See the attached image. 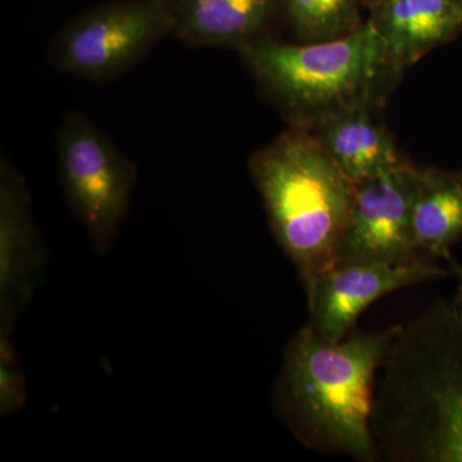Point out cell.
Masks as SVG:
<instances>
[{
  "label": "cell",
  "instance_id": "6da1fadb",
  "mask_svg": "<svg viewBox=\"0 0 462 462\" xmlns=\"http://www.w3.org/2000/svg\"><path fill=\"white\" fill-rule=\"evenodd\" d=\"M400 325L331 342L309 325L289 340L273 391L285 427L306 448L379 461L370 428L380 365Z\"/></svg>",
  "mask_w": 462,
  "mask_h": 462
},
{
  "label": "cell",
  "instance_id": "7a4b0ae2",
  "mask_svg": "<svg viewBox=\"0 0 462 462\" xmlns=\"http://www.w3.org/2000/svg\"><path fill=\"white\" fill-rule=\"evenodd\" d=\"M240 53L264 98L291 126L309 130L349 109L378 108L402 72L369 21L333 41L267 38Z\"/></svg>",
  "mask_w": 462,
  "mask_h": 462
},
{
  "label": "cell",
  "instance_id": "3957f363",
  "mask_svg": "<svg viewBox=\"0 0 462 462\" xmlns=\"http://www.w3.org/2000/svg\"><path fill=\"white\" fill-rule=\"evenodd\" d=\"M276 242L296 267L305 293L336 267L355 188L314 133L293 127L249 161Z\"/></svg>",
  "mask_w": 462,
  "mask_h": 462
},
{
  "label": "cell",
  "instance_id": "277c9868",
  "mask_svg": "<svg viewBox=\"0 0 462 462\" xmlns=\"http://www.w3.org/2000/svg\"><path fill=\"white\" fill-rule=\"evenodd\" d=\"M398 440L415 462H462V316L437 303L409 334L389 376Z\"/></svg>",
  "mask_w": 462,
  "mask_h": 462
},
{
  "label": "cell",
  "instance_id": "5b68a950",
  "mask_svg": "<svg viewBox=\"0 0 462 462\" xmlns=\"http://www.w3.org/2000/svg\"><path fill=\"white\" fill-rule=\"evenodd\" d=\"M172 33L169 0H118L89 9L60 27L48 60L65 74L107 81L129 71Z\"/></svg>",
  "mask_w": 462,
  "mask_h": 462
},
{
  "label": "cell",
  "instance_id": "8992f818",
  "mask_svg": "<svg viewBox=\"0 0 462 462\" xmlns=\"http://www.w3.org/2000/svg\"><path fill=\"white\" fill-rule=\"evenodd\" d=\"M66 200L93 248L106 254L129 211L136 167L85 116L69 112L58 132Z\"/></svg>",
  "mask_w": 462,
  "mask_h": 462
},
{
  "label": "cell",
  "instance_id": "52a82bcc",
  "mask_svg": "<svg viewBox=\"0 0 462 462\" xmlns=\"http://www.w3.org/2000/svg\"><path fill=\"white\" fill-rule=\"evenodd\" d=\"M415 184L416 167L404 162L356 185L336 266L402 264L430 257L421 254L413 236Z\"/></svg>",
  "mask_w": 462,
  "mask_h": 462
},
{
  "label": "cell",
  "instance_id": "ba28073f",
  "mask_svg": "<svg viewBox=\"0 0 462 462\" xmlns=\"http://www.w3.org/2000/svg\"><path fill=\"white\" fill-rule=\"evenodd\" d=\"M437 258L402 264H346L321 275L306 294L310 328L322 338L338 342L375 300L398 289L436 281L448 273Z\"/></svg>",
  "mask_w": 462,
  "mask_h": 462
},
{
  "label": "cell",
  "instance_id": "9c48e42d",
  "mask_svg": "<svg viewBox=\"0 0 462 462\" xmlns=\"http://www.w3.org/2000/svg\"><path fill=\"white\" fill-rule=\"evenodd\" d=\"M171 7L179 41L239 51L273 38V23L284 16L282 0H173Z\"/></svg>",
  "mask_w": 462,
  "mask_h": 462
},
{
  "label": "cell",
  "instance_id": "30bf717a",
  "mask_svg": "<svg viewBox=\"0 0 462 462\" xmlns=\"http://www.w3.org/2000/svg\"><path fill=\"white\" fill-rule=\"evenodd\" d=\"M42 252L23 179L3 160L0 181V291L3 328L32 294Z\"/></svg>",
  "mask_w": 462,
  "mask_h": 462
},
{
  "label": "cell",
  "instance_id": "8fae6325",
  "mask_svg": "<svg viewBox=\"0 0 462 462\" xmlns=\"http://www.w3.org/2000/svg\"><path fill=\"white\" fill-rule=\"evenodd\" d=\"M369 11V23L402 71L462 33V8L452 0H380Z\"/></svg>",
  "mask_w": 462,
  "mask_h": 462
},
{
  "label": "cell",
  "instance_id": "7c38bea8",
  "mask_svg": "<svg viewBox=\"0 0 462 462\" xmlns=\"http://www.w3.org/2000/svg\"><path fill=\"white\" fill-rule=\"evenodd\" d=\"M375 107L349 109L312 129L316 139L352 184L370 180L407 162Z\"/></svg>",
  "mask_w": 462,
  "mask_h": 462
},
{
  "label": "cell",
  "instance_id": "4fadbf2b",
  "mask_svg": "<svg viewBox=\"0 0 462 462\" xmlns=\"http://www.w3.org/2000/svg\"><path fill=\"white\" fill-rule=\"evenodd\" d=\"M412 226L421 254L433 258L462 238V173L416 167Z\"/></svg>",
  "mask_w": 462,
  "mask_h": 462
},
{
  "label": "cell",
  "instance_id": "5bb4252c",
  "mask_svg": "<svg viewBox=\"0 0 462 462\" xmlns=\"http://www.w3.org/2000/svg\"><path fill=\"white\" fill-rule=\"evenodd\" d=\"M284 17L300 42L333 41L364 25L361 0H282Z\"/></svg>",
  "mask_w": 462,
  "mask_h": 462
},
{
  "label": "cell",
  "instance_id": "9a60e30c",
  "mask_svg": "<svg viewBox=\"0 0 462 462\" xmlns=\"http://www.w3.org/2000/svg\"><path fill=\"white\" fill-rule=\"evenodd\" d=\"M2 410L11 412L23 406L25 385L16 365V356L12 355L7 337L2 338Z\"/></svg>",
  "mask_w": 462,
  "mask_h": 462
},
{
  "label": "cell",
  "instance_id": "2e32d148",
  "mask_svg": "<svg viewBox=\"0 0 462 462\" xmlns=\"http://www.w3.org/2000/svg\"><path fill=\"white\" fill-rule=\"evenodd\" d=\"M443 258H445L447 263H448L449 267H451V273H454L456 278H457L458 291L457 298H456L455 306L457 307L458 312H460L462 316V264L458 263V261L456 260V258L452 256L449 252H447Z\"/></svg>",
  "mask_w": 462,
  "mask_h": 462
},
{
  "label": "cell",
  "instance_id": "e0dca14e",
  "mask_svg": "<svg viewBox=\"0 0 462 462\" xmlns=\"http://www.w3.org/2000/svg\"><path fill=\"white\" fill-rule=\"evenodd\" d=\"M363 2L364 7H373L374 5H376V3L380 2V0H361Z\"/></svg>",
  "mask_w": 462,
  "mask_h": 462
},
{
  "label": "cell",
  "instance_id": "ac0fdd59",
  "mask_svg": "<svg viewBox=\"0 0 462 462\" xmlns=\"http://www.w3.org/2000/svg\"><path fill=\"white\" fill-rule=\"evenodd\" d=\"M452 2H455L456 5H460V7L462 8V0H452Z\"/></svg>",
  "mask_w": 462,
  "mask_h": 462
},
{
  "label": "cell",
  "instance_id": "d6986e66",
  "mask_svg": "<svg viewBox=\"0 0 462 462\" xmlns=\"http://www.w3.org/2000/svg\"><path fill=\"white\" fill-rule=\"evenodd\" d=\"M170 3L173 2V0H169Z\"/></svg>",
  "mask_w": 462,
  "mask_h": 462
}]
</instances>
